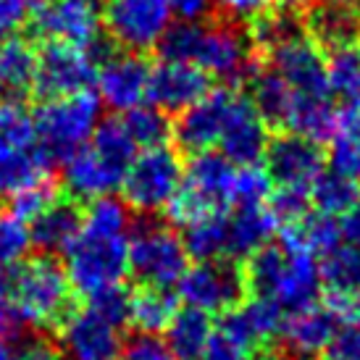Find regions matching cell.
<instances>
[{
    "label": "cell",
    "mask_w": 360,
    "mask_h": 360,
    "mask_svg": "<svg viewBox=\"0 0 360 360\" xmlns=\"http://www.w3.org/2000/svg\"><path fill=\"white\" fill-rule=\"evenodd\" d=\"M242 276L245 290L252 297L274 302L284 316L316 305L323 284L316 255L290 248L284 242H269L252 252L242 269Z\"/></svg>",
    "instance_id": "6da1fadb"
},
{
    "label": "cell",
    "mask_w": 360,
    "mask_h": 360,
    "mask_svg": "<svg viewBox=\"0 0 360 360\" xmlns=\"http://www.w3.org/2000/svg\"><path fill=\"white\" fill-rule=\"evenodd\" d=\"M0 295L19 310L24 323L37 329H58L77 308L69 274L53 255H37L0 274Z\"/></svg>",
    "instance_id": "7a4b0ae2"
},
{
    "label": "cell",
    "mask_w": 360,
    "mask_h": 360,
    "mask_svg": "<svg viewBox=\"0 0 360 360\" xmlns=\"http://www.w3.org/2000/svg\"><path fill=\"white\" fill-rule=\"evenodd\" d=\"M234 174V163L221 153L205 150L192 155L181 174L179 190L166 205L169 219L187 226L208 213H221L226 205H231Z\"/></svg>",
    "instance_id": "3957f363"
},
{
    "label": "cell",
    "mask_w": 360,
    "mask_h": 360,
    "mask_svg": "<svg viewBox=\"0 0 360 360\" xmlns=\"http://www.w3.org/2000/svg\"><path fill=\"white\" fill-rule=\"evenodd\" d=\"M98 116H101V103L90 90L45 101L32 116L37 145L53 163L66 160L92 137Z\"/></svg>",
    "instance_id": "277c9868"
},
{
    "label": "cell",
    "mask_w": 360,
    "mask_h": 360,
    "mask_svg": "<svg viewBox=\"0 0 360 360\" xmlns=\"http://www.w3.org/2000/svg\"><path fill=\"white\" fill-rule=\"evenodd\" d=\"M190 255L171 224L155 219L137 221L129 237V271L148 287H176L190 269Z\"/></svg>",
    "instance_id": "5b68a950"
},
{
    "label": "cell",
    "mask_w": 360,
    "mask_h": 360,
    "mask_svg": "<svg viewBox=\"0 0 360 360\" xmlns=\"http://www.w3.org/2000/svg\"><path fill=\"white\" fill-rule=\"evenodd\" d=\"M66 274L71 287L79 295L121 284L129 274V240L127 234H90L79 237L66 248Z\"/></svg>",
    "instance_id": "8992f818"
},
{
    "label": "cell",
    "mask_w": 360,
    "mask_h": 360,
    "mask_svg": "<svg viewBox=\"0 0 360 360\" xmlns=\"http://www.w3.org/2000/svg\"><path fill=\"white\" fill-rule=\"evenodd\" d=\"M263 58L250 40L248 24L229 19H216L202 27L200 51L195 66L210 74L224 84H248L252 74L260 69Z\"/></svg>",
    "instance_id": "52a82bcc"
},
{
    "label": "cell",
    "mask_w": 360,
    "mask_h": 360,
    "mask_svg": "<svg viewBox=\"0 0 360 360\" xmlns=\"http://www.w3.org/2000/svg\"><path fill=\"white\" fill-rule=\"evenodd\" d=\"M181 158L179 150L169 145L148 148L145 153L134 155L129 169L121 181L124 202L131 210H140L142 216H153L160 208H166L171 198L176 195L181 184Z\"/></svg>",
    "instance_id": "ba28073f"
},
{
    "label": "cell",
    "mask_w": 360,
    "mask_h": 360,
    "mask_svg": "<svg viewBox=\"0 0 360 360\" xmlns=\"http://www.w3.org/2000/svg\"><path fill=\"white\" fill-rule=\"evenodd\" d=\"M95 79H98V66L84 48L71 42L48 40L37 51L32 95L42 103L56 101V98L87 92Z\"/></svg>",
    "instance_id": "9c48e42d"
},
{
    "label": "cell",
    "mask_w": 360,
    "mask_h": 360,
    "mask_svg": "<svg viewBox=\"0 0 360 360\" xmlns=\"http://www.w3.org/2000/svg\"><path fill=\"white\" fill-rule=\"evenodd\" d=\"M169 24L171 11L166 0H108L103 8L105 34L121 51H150L158 45Z\"/></svg>",
    "instance_id": "30bf717a"
},
{
    "label": "cell",
    "mask_w": 360,
    "mask_h": 360,
    "mask_svg": "<svg viewBox=\"0 0 360 360\" xmlns=\"http://www.w3.org/2000/svg\"><path fill=\"white\" fill-rule=\"evenodd\" d=\"M179 297L190 308H198L202 313H226L229 308L240 305L245 290L242 269L229 258L221 260H202L198 266L184 271L179 279Z\"/></svg>",
    "instance_id": "8fae6325"
},
{
    "label": "cell",
    "mask_w": 360,
    "mask_h": 360,
    "mask_svg": "<svg viewBox=\"0 0 360 360\" xmlns=\"http://www.w3.org/2000/svg\"><path fill=\"white\" fill-rule=\"evenodd\" d=\"M32 40H60L87 48L101 34V13L92 0H37L30 19Z\"/></svg>",
    "instance_id": "7c38bea8"
},
{
    "label": "cell",
    "mask_w": 360,
    "mask_h": 360,
    "mask_svg": "<svg viewBox=\"0 0 360 360\" xmlns=\"http://www.w3.org/2000/svg\"><path fill=\"white\" fill-rule=\"evenodd\" d=\"M237 98L240 92L219 87V90L205 92L200 101L181 110L176 124H171V137L176 140V150L198 155L219 145Z\"/></svg>",
    "instance_id": "4fadbf2b"
},
{
    "label": "cell",
    "mask_w": 360,
    "mask_h": 360,
    "mask_svg": "<svg viewBox=\"0 0 360 360\" xmlns=\"http://www.w3.org/2000/svg\"><path fill=\"white\" fill-rule=\"evenodd\" d=\"M263 60V66L276 71L297 95L331 98L326 82V56L319 42L308 37V32L271 48Z\"/></svg>",
    "instance_id": "5bb4252c"
},
{
    "label": "cell",
    "mask_w": 360,
    "mask_h": 360,
    "mask_svg": "<svg viewBox=\"0 0 360 360\" xmlns=\"http://www.w3.org/2000/svg\"><path fill=\"white\" fill-rule=\"evenodd\" d=\"M266 174L276 187H305L319 179L326 166V153L321 142L308 140L295 131H281L269 140L266 148Z\"/></svg>",
    "instance_id": "9a60e30c"
},
{
    "label": "cell",
    "mask_w": 360,
    "mask_h": 360,
    "mask_svg": "<svg viewBox=\"0 0 360 360\" xmlns=\"http://www.w3.org/2000/svg\"><path fill=\"white\" fill-rule=\"evenodd\" d=\"M58 350L63 360H121L119 329L90 308H74L58 326Z\"/></svg>",
    "instance_id": "2e32d148"
},
{
    "label": "cell",
    "mask_w": 360,
    "mask_h": 360,
    "mask_svg": "<svg viewBox=\"0 0 360 360\" xmlns=\"http://www.w3.org/2000/svg\"><path fill=\"white\" fill-rule=\"evenodd\" d=\"M148 79L150 66L140 53L116 51L105 58L98 69V87H101L103 103L113 110H129L140 105L148 95Z\"/></svg>",
    "instance_id": "e0dca14e"
},
{
    "label": "cell",
    "mask_w": 360,
    "mask_h": 360,
    "mask_svg": "<svg viewBox=\"0 0 360 360\" xmlns=\"http://www.w3.org/2000/svg\"><path fill=\"white\" fill-rule=\"evenodd\" d=\"M205 92H210V79L205 71L192 63L163 60L155 69H150L145 98L150 101V105L169 116V113H181L184 108H190Z\"/></svg>",
    "instance_id": "ac0fdd59"
},
{
    "label": "cell",
    "mask_w": 360,
    "mask_h": 360,
    "mask_svg": "<svg viewBox=\"0 0 360 360\" xmlns=\"http://www.w3.org/2000/svg\"><path fill=\"white\" fill-rule=\"evenodd\" d=\"M281 321H284V313L274 302L252 297V300L240 302L226 313H221L219 334L248 350L258 352L260 347H269L271 342L279 337Z\"/></svg>",
    "instance_id": "d6986e66"
},
{
    "label": "cell",
    "mask_w": 360,
    "mask_h": 360,
    "mask_svg": "<svg viewBox=\"0 0 360 360\" xmlns=\"http://www.w3.org/2000/svg\"><path fill=\"white\" fill-rule=\"evenodd\" d=\"M269 140V124L252 108L248 95H240L229 116V124L219 140L221 155H226L240 169L242 166H258V160H263V155H266Z\"/></svg>",
    "instance_id": "ffe728a7"
},
{
    "label": "cell",
    "mask_w": 360,
    "mask_h": 360,
    "mask_svg": "<svg viewBox=\"0 0 360 360\" xmlns=\"http://www.w3.org/2000/svg\"><path fill=\"white\" fill-rule=\"evenodd\" d=\"M82 226H84L82 200H77L69 192H60L37 219H32L30 240L42 255H53L66 250L79 237Z\"/></svg>",
    "instance_id": "44dd1931"
},
{
    "label": "cell",
    "mask_w": 360,
    "mask_h": 360,
    "mask_svg": "<svg viewBox=\"0 0 360 360\" xmlns=\"http://www.w3.org/2000/svg\"><path fill=\"white\" fill-rule=\"evenodd\" d=\"M302 24L308 37H313L323 51L360 42V8L355 3L313 0L302 6Z\"/></svg>",
    "instance_id": "7402d4cb"
},
{
    "label": "cell",
    "mask_w": 360,
    "mask_h": 360,
    "mask_svg": "<svg viewBox=\"0 0 360 360\" xmlns=\"http://www.w3.org/2000/svg\"><path fill=\"white\" fill-rule=\"evenodd\" d=\"M124 174L127 171L108 163L101 153H95L92 148H84V145L77 153H71L66 158V169H63L66 192L74 195L77 200L108 195L110 190L121 187Z\"/></svg>",
    "instance_id": "603a6c76"
},
{
    "label": "cell",
    "mask_w": 360,
    "mask_h": 360,
    "mask_svg": "<svg viewBox=\"0 0 360 360\" xmlns=\"http://www.w3.org/2000/svg\"><path fill=\"white\" fill-rule=\"evenodd\" d=\"M337 316L331 313L326 305L321 308L319 302L310 308L295 310L287 313L281 321L279 337L281 342L292 350V355H319L326 350V345L331 342L334 331H337Z\"/></svg>",
    "instance_id": "cb8c5ba5"
},
{
    "label": "cell",
    "mask_w": 360,
    "mask_h": 360,
    "mask_svg": "<svg viewBox=\"0 0 360 360\" xmlns=\"http://www.w3.org/2000/svg\"><path fill=\"white\" fill-rule=\"evenodd\" d=\"M37 71V45L32 37H8L0 42V95L19 101L32 92Z\"/></svg>",
    "instance_id": "d4e9b609"
},
{
    "label": "cell",
    "mask_w": 360,
    "mask_h": 360,
    "mask_svg": "<svg viewBox=\"0 0 360 360\" xmlns=\"http://www.w3.org/2000/svg\"><path fill=\"white\" fill-rule=\"evenodd\" d=\"M229 252L226 258H250L252 252L269 245L274 231H276V219L271 216L269 205L258 208H234L229 219Z\"/></svg>",
    "instance_id": "484cf974"
},
{
    "label": "cell",
    "mask_w": 360,
    "mask_h": 360,
    "mask_svg": "<svg viewBox=\"0 0 360 360\" xmlns=\"http://www.w3.org/2000/svg\"><path fill=\"white\" fill-rule=\"evenodd\" d=\"M248 87H250L248 101L260 113V119L266 121L269 127L284 129L287 116H290L292 110V103H295V90L281 79L276 71L263 66V63H260V69L248 79Z\"/></svg>",
    "instance_id": "4316f807"
},
{
    "label": "cell",
    "mask_w": 360,
    "mask_h": 360,
    "mask_svg": "<svg viewBox=\"0 0 360 360\" xmlns=\"http://www.w3.org/2000/svg\"><path fill=\"white\" fill-rule=\"evenodd\" d=\"M53 160L45 155L40 145L16 148L0 142V195H13L27 184L51 176Z\"/></svg>",
    "instance_id": "83f0119b"
},
{
    "label": "cell",
    "mask_w": 360,
    "mask_h": 360,
    "mask_svg": "<svg viewBox=\"0 0 360 360\" xmlns=\"http://www.w3.org/2000/svg\"><path fill=\"white\" fill-rule=\"evenodd\" d=\"M213 337V321L198 308H181L166 326V345L176 360H198Z\"/></svg>",
    "instance_id": "f1b7e54d"
},
{
    "label": "cell",
    "mask_w": 360,
    "mask_h": 360,
    "mask_svg": "<svg viewBox=\"0 0 360 360\" xmlns=\"http://www.w3.org/2000/svg\"><path fill=\"white\" fill-rule=\"evenodd\" d=\"M284 131H295L316 142L331 140L337 134V108L331 105V98H310L295 92Z\"/></svg>",
    "instance_id": "f546056e"
},
{
    "label": "cell",
    "mask_w": 360,
    "mask_h": 360,
    "mask_svg": "<svg viewBox=\"0 0 360 360\" xmlns=\"http://www.w3.org/2000/svg\"><path fill=\"white\" fill-rule=\"evenodd\" d=\"M284 245L305 250L310 255H326L337 245H342V229L337 216H326L319 210H310L305 219L292 226H284Z\"/></svg>",
    "instance_id": "4dcf8cb0"
},
{
    "label": "cell",
    "mask_w": 360,
    "mask_h": 360,
    "mask_svg": "<svg viewBox=\"0 0 360 360\" xmlns=\"http://www.w3.org/2000/svg\"><path fill=\"white\" fill-rule=\"evenodd\" d=\"M176 310H179V297L166 287L140 284L131 292V323L145 334L166 331Z\"/></svg>",
    "instance_id": "1f68e13d"
},
{
    "label": "cell",
    "mask_w": 360,
    "mask_h": 360,
    "mask_svg": "<svg viewBox=\"0 0 360 360\" xmlns=\"http://www.w3.org/2000/svg\"><path fill=\"white\" fill-rule=\"evenodd\" d=\"M181 242L187 248V255L198 263L226 258V252H229V221L224 213H208V216L184 226Z\"/></svg>",
    "instance_id": "d6a6232c"
},
{
    "label": "cell",
    "mask_w": 360,
    "mask_h": 360,
    "mask_svg": "<svg viewBox=\"0 0 360 360\" xmlns=\"http://www.w3.org/2000/svg\"><path fill=\"white\" fill-rule=\"evenodd\" d=\"M326 82L342 103L360 101V42L326 51Z\"/></svg>",
    "instance_id": "836d02e7"
},
{
    "label": "cell",
    "mask_w": 360,
    "mask_h": 360,
    "mask_svg": "<svg viewBox=\"0 0 360 360\" xmlns=\"http://www.w3.org/2000/svg\"><path fill=\"white\" fill-rule=\"evenodd\" d=\"M358 200L360 181L337 174V171H323L319 179L310 184V205L326 216H342Z\"/></svg>",
    "instance_id": "e575fe53"
},
{
    "label": "cell",
    "mask_w": 360,
    "mask_h": 360,
    "mask_svg": "<svg viewBox=\"0 0 360 360\" xmlns=\"http://www.w3.org/2000/svg\"><path fill=\"white\" fill-rule=\"evenodd\" d=\"M321 281L334 295H360V248L337 245L321 260Z\"/></svg>",
    "instance_id": "d590c367"
},
{
    "label": "cell",
    "mask_w": 360,
    "mask_h": 360,
    "mask_svg": "<svg viewBox=\"0 0 360 360\" xmlns=\"http://www.w3.org/2000/svg\"><path fill=\"white\" fill-rule=\"evenodd\" d=\"M124 129L129 131L137 148H158L171 140V121L169 116L158 110L155 105H134V108L124 110Z\"/></svg>",
    "instance_id": "8d00e7d4"
},
{
    "label": "cell",
    "mask_w": 360,
    "mask_h": 360,
    "mask_svg": "<svg viewBox=\"0 0 360 360\" xmlns=\"http://www.w3.org/2000/svg\"><path fill=\"white\" fill-rule=\"evenodd\" d=\"M95 153H101L103 158L113 163V166H119V169H129V163L134 160L137 155V145L134 140L129 137V131L124 129V124L121 119H105L101 121L95 131H92V145H90Z\"/></svg>",
    "instance_id": "74e56055"
},
{
    "label": "cell",
    "mask_w": 360,
    "mask_h": 360,
    "mask_svg": "<svg viewBox=\"0 0 360 360\" xmlns=\"http://www.w3.org/2000/svg\"><path fill=\"white\" fill-rule=\"evenodd\" d=\"M202 21H176L169 24V30L160 34L158 40V56L163 60H174V63H192L198 58L202 40Z\"/></svg>",
    "instance_id": "f35d334b"
},
{
    "label": "cell",
    "mask_w": 360,
    "mask_h": 360,
    "mask_svg": "<svg viewBox=\"0 0 360 360\" xmlns=\"http://www.w3.org/2000/svg\"><path fill=\"white\" fill-rule=\"evenodd\" d=\"M129 229V205L127 202L101 195L84 210V226L82 231L90 234H124Z\"/></svg>",
    "instance_id": "ab89813d"
},
{
    "label": "cell",
    "mask_w": 360,
    "mask_h": 360,
    "mask_svg": "<svg viewBox=\"0 0 360 360\" xmlns=\"http://www.w3.org/2000/svg\"><path fill=\"white\" fill-rule=\"evenodd\" d=\"M60 195L58 181L53 176H42V179L27 184L24 190L13 192L8 198V213L16 216L19 221H32L37 219L42 210L48 208L56 198Z\"/></svg>",
    "instance_id": "60d3db41"
},
{
    "label": "cell",
    "mask_w": 360,
    "mask_h": 360,
    "mask_svg": "<svg viewBox=\"0 0 360 360\" xmlns=\"http://www.w3.org/2000/svg\"><path fill=\"white\" fill-rule=\"evenodd\" d=\"M274 192V181L258 166H242L234 174V187H231V205L234 208H258L269 205V198Z\"/></svg>",
    "instance_id": "b9f144b4"
},
{
    "label": "cell",
    "mask_w": 360,
    "mask_h": 360,
    "mask_svg": "<svg viewBox=\"0 0 360 360\" xmlns=\"http://www.w3.org/2000/svg\"><path fill=\"white\" fill-rule=\"evenodd\" d=\"M0 142L3 145H16V148L37 145V134H34L30 110L24 108L19 101L0 103Z\"/></svg>",
    "instance_id": "7bdbcfd3"
},
{
    "label": "cell",
    "mask_w": 360,
    "mask_h": 360,
    "mask_svg": "<svg viewBox=\"0 0 360 360\" xmlns=\"http://www.w3.org/2000/svg\"><path fill=\"white\" fill-rule=\"evenodd\" d=\"M30 229L24 226V221L3 210L0 213V274L19 266L24 255L30 252Z\"/></svg>",
    "instance_id": "ee69618b"
},
{
    "label": "cell",
    "mask_w": 360,
    "mask_h": 360,
    "mask_svg": "<svg viewBox=\"0 0 360 360\" xmlns=\"http://www.w3.org/2000/svg\"><path fill=\"white\" fill-rule=\"evenodd\" d=\"M87 308L95 316L113 323L116 329H121L131 321V292L124 284H113V287L98 290L87 295Z\"/></svg>",
    "instance_id": "f6af8a7d"
},
{
    "label": "cell",
    "mask_w": 360,
    "mask_h": 360,
    "mask_svg": "<svg viewBox=\"0 0 360 360\" xmlns=\"http://www.w3.org/2000/svg\"><path fill=\"white\" fill-rule=\"evenodd\" d=\"M310 190L305 187H276L269 198V210L276 224L292 226L310 213Z\"/></svg>",
    "instance_id": "bcb514c9"
},
{
    "label": "cell",
    "mask_w": 360,
    "mask_h": 360,
    "mask_svg": "<svg viewBox=\"0 0 360 360\" xmlns=\"http://www.w3.org/2000/svg\"><path fill=\"white\" fill-rule=\"evenodd\" d=\"M121 360H176V355L171 352L166 340H158L155 334H137L131 337L124 350H121Z\"/></svg>",
    "instance_id": "7dc6e473"
},
{
    "label": "cell",
    "mask_w": 360,
    "mask_h": 360,
    "mask_svg": "<svg viewBox=\"0 0 360 360\" xmlns=\"http://www.w3.org/2000/svg\"><path fill=\"white\" fill-rule=\"evenodd\" d=\"M323 352L326 360H360V323H342Z\"/></svg>",
    "instance_id": "c3c4849f"
},
{
    "label": "cell",
    "mask_w": 360,
    "mask_h": 360,
    "mask_svg": "<svg viewBox=\"0 0 360 360\" xmlns=\"http://www.w3.org/2000/svg\"><path fill=\"white\" fill-rule=\"evenodd\" d=\"M329 163L331 171L337 174H345L350 179L360 181V148L352 145V142L342 140V137H331V148H329Z\"/></svg>",
    "instance_id": "681fc988"
},
{
    "label": "cell",
    "mask_w": 360,
    "mask_h": 360,
    "mask_svg": "<svg viewBox=\"0 0 360 360\" xmlns=\"http://www.w3.org/2000/svg\"><path fill=\"white\" fill-rule=\"evenodd\" d=\"M276 0H216V8L221 11V19L237 21V24H250L260 13L274 6Z\"/></svg>",
    "instance_id": "f907efd6"
},
{
    "label": "cell",
    "mask_w": 360,
    "mask_h": 360,
    "mask_svg": "<svg viewBox=\"0 0 360 360\" xmlns=\"http://www.w3.org/2000/svg\"><path fill=\"white\" fill-rule=\"evenodd\" d=\"M37 0H0V42L8 40L21 24H27Z\"/></svg>",
    "instance_id": "816d5d0a"
},
{
    "label": "cell",
    "mask_w": 360,
    "mask_h": 360,
    "mask_svg": "<svg viewBox=\"0 0 360 360\" xmlns=\"http://www.w3.org/2000/svg\"><path fill=\"white\" fill-rule=\"evenodd\" d=\"M198 360H255V352L237 345V342L226 340L219 331H213L208 347L202 350V355Z\"/></svg>",
    "instance_id": "f5cc1de1"
},
{
    "label": "cell",
    "mask_w": 360,
    "mask_h": 360,
    "mask_svg": "<svg viewBox=\"0 0 360 360\" xmlns=\"http://www.w3.org/2000/svg\"><path fill=\"white\" fill-rule=\"evenodd\" d=\"M166 6L179 21H205L216 11V0H166Z\"/></svg>",
    "instance_id": "db71d44e"
},
{
    "label": "cell",
    "mask_w": 360,
    "mask_h": 360,
    "mask_svg": "<svg viewBox=\"0 0 360 360\" xmlns=\"http://www.w3.org/2000/svg\"><path fill=\"white\" fill-rule=\"evenodd\" d=\"M337 137L360 148V101L345 103V108L337 110Z\"/></svg>",
    "instance_id": "11a10c76"
},
{
    "label": "cell",
    "mask_w": 360,
    "mask_h": 360,
    "mask_svg": "<svg viewBox=\"0 0 360 360\" xmlns=\"http://www.w3.org/2000/svg\"><path fill=\"white\" fill-rule=\"evenodd\" d=\"M19 360H63L60 350L48 340H30L21 345Z\"/></svg>",
    "instance_id": "9f6ffc18"
},
{
    "label": "cell",
    "mask_w": 360,
    "mask_h": 360,
    "mask_svg": "<svg viewBox=\"0 0 360 360\" xmlns=\"http://www.w3.org/2000/svg\"><path fill=\"white\" fill-rule=\"evenodd\" d=\"M340 229H342V240L347 242V245L360 248V200L347 213H342Z\"/></svg>",
    "instance_id": "6f0895ef"
},
{
    "label": "cell",
    "mask_w": 360,
    "mask_h": 360,
    "mask_svg": "<svg viewBox=\"0 0 360 360\" xmlns=\"http://www.w3.org/2000/svg\"><path fill=\"white\" fill-rule=\"evenodd\" d=\"M21 331H24V319L11 305V300L0 295V334H21Z\"/></svg>",
    "instance_id": "680465c9"
},
{
    "label": "cell",
    "mask_w": 360,
    "mask_h": 360,
    "mask_svg": "<svg viewBox=\"0 0 360 360\" xmlns=\"http://www.w3.org/2000/svg\"><path fill=\"white\" fill-rule=\"evenodd\" d=\"M21 345V334H0V360H19Z\"/></svg>",
    "instance_id": "91938a15"
},
{
    "label": "cell",
    "mask_w": 360,
    "mask_h": 360,
    "mask_svg": "<svg viewBox=\"0 0 360 360\" xmlns=\"http://www.w3.org/2000/svg\"><path fill=\"white\" fill-rule=\"evenodd\" d=\"M276 360H316V358H308V355H284V358H276Z\"/></svg>",
    "instance_id": "94428289"
},
{
    "label": "cell",
    "mask_w": 360,
    "mask_h": 360,
    "mask_svg": "<svg viewBox=\"0 0 360 360\" xmlns=\"http://www.w3.org/2000/svg\"><path fill=\"white\" fill-rule=\"evenodd\" d=\"M337 3H358V0H337Z\"/></svg>",
    "instance_id": "6125c7cd"
},
{
    "label": "cell",
    "mask_w": 360,
    "mask_h": 360,
    "mask_svg": "<svg viewBox=\"0 0 360 360\" xmlns=\"http://www.w3.org/2000/svg\"><path fill=\"white\" fill-rule=\"evenodd\" d=\"M287 3H300V0H287Z\"/></svg>",
    "instance_id": "be15d7a7"
}]
</instances>
